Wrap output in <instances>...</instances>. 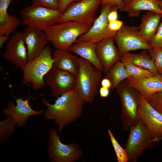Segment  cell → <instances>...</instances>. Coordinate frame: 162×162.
Here are the masks:
<instances>
[{
    "label": "cell",
    "mask_w": 162,
    "mask_h": 162,
    "mask_svg": "<svg viewBox=\"0 0 162 162\" xmlns=\"http://www.w3.org/2000/svg\"><path fill=\"white\" fill-rule=\"evenodd\" d=\"M42 102L47 108L44 119L53 121L58 125L59 134L64 127L81 116L85 103L76 88L57 97L54 104H50L45 98Z\"/></svg>",
    "instance_id": "cell-1"
},
{
    "label": "cell",
    "mask_w": 162,
    "mask_h": 162,
    "mask_svg": "<svg viewBox=\"0 0 162 162\" xmlns=\"http://www.w3.org/2000/svg\"><path fill=\"white\" fill-rule=\"evenodd\" d=\"M93 23L67 21L52 25L44 32L55 48L69 50L78 38L89 30Z\"/></svg>",
    "instance_id": "cell-2"
},
{
    "label": "cell",
    "mask_w": 162,
    "mask_h": 162,
    "mask_svg": "<svg viewBox=\"0 0 162 162\" xmlns=\"http://www.w3.org/2000/svg\"><path fill=\"white\" fill-rule=\"evenodd\" d=\"M52 54L50 47L47 46L39 55L28 62L22 70L23 85H30L34 91L41 89L46 86L44 77L53 65Z\"/></svg>",
    "instance_id": "cell-3"
},
{
    "label": "cell",
    "mask_w": 162,
    "mask_h": 162,
    "mask_svg": "<svg viewBox=\"0 0 162 162\" xmlns=\"http://www.w3.org/2000/svg\"><path fill=\"white\" fill-rule=\"evenodd\" d=\"M79 63L76 89L85 103H92L98 94L102 72L82 58Z\"/></svg>",
    "instance_id": "cell-4"
},
{
    "label": "cell",
    "mask_w": 162,
    "mask_h": 162,
    "mask_svg": "<svg viewBox=\"0 0 162 162\" xmlns=\"http://www.w3.org/2000/svg\"><path fill=\"white\" fill-rule=\"evenodd\" d=\"M129 131L125 148L128 162H136L145 150L153 148L158 142L140 120Z\"/></svg>",
    "instance_id": "cell-5"
},
{
    "label": "cell",
    "mask_w": 162,
    "mask_h": 162,
    "mask_svg": "<svg viewBox=\"0 0 162 162\" xmlns=\"http://www.w3.org/2000/svg\"><path fill=\"white\" fill-rule=\"evenodd\" d=\"M20 14L22 24L44 31L58 23L62 14L58 10L33 4L23 8Z\"/></svg>",
    "instance_id": "cell-6"
},
{
    "label": "cell",
    "mask_w": 162,
    "mask_h": 162,
    "mask_svg": "<svg viewBox=\"0 0 162 162\" xmlns=\"http://www.w3.org/2000/svg\"><path fill=\"white\" fill-rule=\"evenodd\" d=\"M116 88V92L120 98L121 123L124 130L129 131L139 121V92L132 88L121 84Z\"/></svg>",
    "instance_id": "cell-7"
},
{
    "label": "cell",
    "mask_w": 162,
    "mask_h": 162,
    "mask_svg": "<svg viewBox=\"0 0 162 162\" xmlns=\"http://www.w3.org/2000/svg\"><path fill=\"white\" fill-rule=\"evenodd\" d=\"M48 143L47 153L51 162H76L83 154L82 150L76 143H63L54 128L49 132Z\"/></svg>",
    "instance_id": "cell-8"
},
{
    "label": "cell",
    "mask_w": 162,
    "mask_h": 162,
    "mask_svg": "<svg viewBox=\"0 0 162 162\" xmlns=\"http://www.w3.org/2000/svg\"><path fill=\"white\" fill-rule=\"evenodd\" d=\"M44 81L50 89L51 96L57 98L76 88V76L53 66L45 76Z\"/></svg>",
    "instance_id": "cell-9"
},
{
    "label": "cell",
    "mask_w": 162,
    "mask_h": 162,
    "mask_svg": "<svg viewBox=\"0 0 162 162\" xmlns=\"http://www.w3.org/2000/svg\"><path fill=\"white\" fill-rule=\"evenodd\" d=\"M102 0H82L70 4L58 22L78 21L93 23L95 14Z\"/></svg>",
    "instance_id": "cell-10"
},
{
    "label": "cell",
    "mask_w": 162,
    "mask_h": 162,
    "mask_svg": "<svg viewBox=\"0 0 162 162\" xmlns=\"http://www.w3.org/2000/svg\"><path fill=\"white\" fill-rule=\"evenodd\" d=\"M114 39L121 56L131 51L148 50L152 48L140 37L138 26L124 24L116 32Z\"/></svg>",
    "instance_id": "cell-11"
},
{
    "label": "cell",
    "mask_w": 162,
    "mask_h": 162,
    "mask_svg": "<svg viewBox=\"0 0 162 162\" xmlns=\"http://www.w3.org/2000/svg\"><path fill=\"white\" fill-rule=\"evenodd\" d=\"M115 6L108 4L102 5L99 16L96 18L89 30L80 36L77 40L97 43L104 39L114 37L116 32L109 29L108 15Z\"/></svg>",
    "instance_id": "cell-12"
},
{
    "label": "cell",
    "mask_w": 162,
    "mask_h": 162,
    "mask_svg": "<svg viewBox=\"0 0 162 162\" xmlns=\"http://www.w3.org/2000/svg\"><path fill=\"white\" fill-rule=\"evenodd\" d=\"M139 104V120L158 142L162 140V114L151 105L140 92Z\"/></svg>",
    "instance_id": "cell-13"
},
{
    "label": "cell",
    "mask_w": 162,
    "mask_h": 162,
    "mask_svg": "<svg viewBox=\"0 0 162 162\" xmlns=\"http://www.w3.org/2000/svg\"><path fill=\"white\" fill-rule=\"evenodd\" d=\"M12 96L15 100L16 105L14 102H8L6 108H3L2 111L4 115L11 116L15 121L17 127H24L26 124L28 117L31 116H38L44 113L45 110H36L33 109L29 104V100L38 97H31L29 95L27 99L23 98H16L13 94Z\"/></svg>",
    "instance_id": "cell-14"
},
{
    "label": "cell",
    "mask_w": 162,
    "mask_h": 162,
    "mask_svg": "<svg viewBox=\"0 0 162 162\" xmlns=\"http://www.w3.org/2000/svg\"><path fill=\"white\" fill-rule=\"evenodd\" d=\"M2 56L15 67L22 70L23 69L28 60L27 48L22 32H18L11 36Z\"/></svg>",
    "instance_id": "cell-15"
},
{
    "label": "cell",
    "mask_w": 162,
    "mask_h": 162,
    "mask_svg": "<svg viewBox=\"0 0 162 162\" xmlns=\"http://www.w3.org/2000/svg\"><path fill=\"white\" fill-rule=\"evenodd\" d=\"M120 84L136 89L147 100L152 94L162 91V75L142 79L129 76Z\"/></svg>",
    "instance_id": "cell-16"
},
{
    "label": "cell",
    "mask_w": 162,
    "mask_h": 162,
    "mask_svg": "<svg viewBox=\"0 0 162 162\" xmlns=\"http://www.w3.org/2000/svg\"><path fill=\"white\" fill-rule=\"evenodd\" d=\"M22 33L29 61L39 55L47 46L49 41L44 31L28 26L25 28Z\"/></svg>",
    "instance_id": "cell-17"
},
{
    "label": "cell",
    "mask_w": 162,
    "mask_h": 162,
    "mask_svg": "<svg viewBox=\"0 0 162 162\" xmlns=\"http://www.w3.org/2000/svg\"><path fill=\"white\" fill-rule=\"evenodd\" d=\"M114 37L104 39L96 43L97 56L103 66L105 73L118 61L121 55L115 44Z\"/></svg>",
    "instance_id": "cell-18"
},
{
    "label": "cell",
    "mask_w": 162,
    "mask_h": 162,
    "mask_svg": "<svg viewBox=\"0 0 162 162\" xmlns=\"http://www.w3.org/2000/svg\"><path fill=\"white\" fill-rule=\"evenodd\" d=\"M53 66L77 76L79 68V57L69 50L56 49L52 52Z\"/></svg>",
    "instance_id": "cell-19"
},
{
    "label": "cell",
    "mask_w": 162,
    "mask_h": 162,
    "mask_svg": "<svg viewBox=\"0 0 162 162\" xmlns=\"http://www.w3.org/2000/svg\"><path fill=\"white\" fill-rule=\"evenodd\" d=\"M96 43L78 41L73 44L69 50L89 62L102 72L104 71L103 66L96 54Z\"/></svg>",
    "instance_id": "cell-20"
},
{
    "label": "cell",
    "mask_w": 162,
    "mask_h": 162,
    "mask_svg": "<svg viewBox=\"0 0 162 162\" xmlns=\"http://www.w3.org/2000/svg\"><path fill=\"white\" fill-rule=\"evenodd\" d=\"M162 14L148 11L142 16L139 27V35L146 42L156 34L159 26Z\"/></svg>",
    "instance_id": "cell-21"
},
{
    "label": "cell",
    "mask_w": 162,
    "mask_h": 162,
    "mask_svg": "<svg viewBox=\"0 0 162 162\" xmlns=\"http://www.w3.org/2000/svg\"><path fill=\"white\" fill-rule=\"evenodd\" d=\"M120 60L124 64L139 66L149 70L155 75H159L147 50L138 53H125L122 55Z\"/></svg>",
    "instance_id": "cell-22"
},
{
    "label": "cell",
    "mask_w": 162,
    "mask_h": 162,
    "mask_svg": "<svg viewBox=\"0 0 162 162\" xmlns=\"http://www.w3.org/2000/svg\"><path fill=\"white\" fill-rule=\"evenodd\" d=\"M11 4L9 0L0 1V35H9L19 26L20 20L16 17L8 14V10Z\"/></svg>",
    "instance_id": "cell-23"
},
{
    "label": "cell",
    "mask_w": 162,
    "mask_h": 162,
    "mask_svg": "<svg viewBox=\"0 0 162 162\" xmlns=\"http://www.w3.org/2000/svg\"><path fill=\"white\" fill-rule=\"evenodd\" d=\"M160 0H132L125 6L124 11L127 13L129 16H138L142 10H147L162 14L160 8Z\"/></svg>",
    "instance_id": "cell-24"
},
{
    "label": "cell",
    "mask_w": 162,
    "mask_h": 162,
    "mask_svg": "<svg viewBox=\"0 0 162 162\" xmlns=\"http://www.w3.org/2000/svg\"><path fill=\"white\" fill-rule=\"evenodd\" d=\"M130 76L124 64L120 60L116 62L105 73L104 77L108 79L111 83L110 90L116 88L123 80Z\"/></svg>",
    "instance_id": "cell-25"
},
{
    "label": "cell",
    "mask_w": 162,
    "mask_h": 162,
    "mask_svg": "<svg viewBox=\"0 0 162 162\" xmlns=\"http://www.w3.org/2000/svg\"><path fill=\"white\" fill-rule=\"evenodd\" d=\"M16 124L14 119L8 116L6 119L0 122V142L3 143L8 140L10 136L12 135L15 130Z\"/></svg>",
    "instance_id": "cell-26"
},
{
    "label": "cell",
    "mask_w": 162,
    "mask_h": 162,
    "mask_svg": "<svg viewBox=\"0 0 162 162\" xmlns=\"http://www.w3.org/2000/svg\"><path fill=\"white\" fill-rule=\"evenodd\" d=\"M124 66L130 76L134 78L142 79L155 75L149 70L139 66L131 64H124Z\"/></svg>",
    "instance_id": "cell-27"
},
{
    "label": "cell",
    "mask_w": 162,
    "mask_h": 162,
    "mask_svg": "<svg viewBox=\"0 0 162 162\" xmlns=\"http://www.w3.org/2000/svg\"><path fill=\"white\" fill-rule=\"evenodd\" d=\"M112 146L115 151L118 162H128V158L125 148L118 142L110 130H108Z\"/></svg>",
    "instance_id": "cell-28"
},
{
    "label": "cell",
    "mask_w": 162,
    "mask_h": 162,
    "mask_svg": "<svg viewBox=\"0 0 162 162\" xmlns=\"http://www.w3.org/2000/svg\"><path fill=\"white\" fill-rule=\"evenodd\" d=\"M148 51L158 73L162 75V47H152Z\"/></svg>",
    "instance_id": "cell-29"
},
{
    "label": "cell",
    "mask_w": 162,
    "mask_h": 162,
    "mask_svg": "<svg viewBox=\"0 0 162 162\" xmlns=\"http://www.w3.org/2000/svg\"><path fill=\"white\" fill-rule=\"evenodd\" d=\"M147 100L151 105L162 114V91L152 94Z\"/></svg>",
    "instance_id": "cell-30"
},
{
    "label": "cell",
    "mask_w": 162,
    "mask_h": 162,
    "mask_svg": "<svg viewBox=\"0 0 162 162\" xmlns=\"http://www.w3.org/2000/svg\"><path fill=\"white\" fill-rule=\"evenodd\" d=\"M147 43L152 48L162 47V21L155 34Z\"/></svg>",
    "instance_id": "cell-31"
},
{
    "label": "cell",
    "mask_w": 162,
    "mask_h": 162,
    "mask_svg": "<svg viewBox=\"0 0 162 162\" xmlns=\"http://www.w3.org/2000/svg\"><path fill=\"white\" fill-rule=\"evenodd\" d=\"M32 4L58 10L59 0H32Z\"/></svg>",
    "instance_id": "cell-32"
},
{
    "label": "cell",
    "mask_w": 162,
    "mask_h": 162,
    "mask_svg": "<svg viewBox=\"0 0 162 162\" xmlns=\"http://www.w3.org/2000/svg\"><path fill=\"white\" fill-rule=\"evenodd\" d=\"M101 4L102 5L108 4L116 6L122 11H124L125 6L122 0H102Z\"/></svg>",
    "instance_id": "cell-33"
},
{
    "label": "cell",
    "mask_w": 162,
    "mask_h": 162,
    "mask_svg": "<svg viewBox=\"0 0 162 162\" xmlns=\"http://www.w3.org/2000/svg\"><path fill=\"white\" fill-rule=\"evenodd\" d=\"M124 25V22L122 20L118 19L109 22L108 28L111 31L117 32L122 28Z\"/></svg>",
    "instance_id": "cell-34"
},
{
    "label": "cell",
    "mask_w": 162,
    "mask_h": 162,
    "mask_svg": "<svg viewBox=\"0 0 162 162\" xmlns=\"http://www.w3.org/2000/svg\"><path fill=\"white\" fill-rule=\"evenodd\" d=\"M76 1V0H59L58 10L62 14L70 4L75 2Z\"/></svg>",
    "instance_id": "cell-35"
},
{
    "label": "cell",
    "mask_w": 162,
    "mask_h": 162,
    "mask_svg": "<svg viewBox=\"0 0 162 162\" xmlns=\"http://www.w3.org/2000/svg\"><path fill=\"white\" fill-rule=\"evenodd\" d=\"M118 8L116 6L109 13L108 15V19L109 22L118 20V13L117 10Z\"/></svg>",
    "instance_id": "cell-36"
},
{
    "label": "cell",
    "mask_w": 162,
    "mask_h": 162,
    "mask_svg": "<svg viewBox=\"0 0 162 162\" xmlns=\"http://www.w3.org/2000/svg\"><path fill=\"white\" fill-rule=\"evenodd\" d=\"M100 97L102 98L107 97L110 93V89L106 88L101 86L99 89Z\"/></svg>",
    "instance_id": "cell-37"
},
{
    "label": "cell",
    "mask_w": 162,
    "mask_h": 162,
    "mask_svg": "<svg viewBox=\"0 0 162 162\" xmlns=\"http://www.w3.org/2000/svg\"><path fill=\"white\" fill-rule=\"evenodd\" d=\"M100 85L101 86L110 89L111 86V83L110 80L104 77L101 80Z\"/></svg>",
    "instance_id": "cell-38"
},
{
    "label": "cell",
    "mask_w": 162,
    "mask_h": 162,
    "mask_svg": "<svg viewBox=\"0 0 162 162\" xmlns=\"http://www.w3.org/2000/svg\"><path fill=\"white\" fill-rule=\"evenodd\" d=\"M9 39V35L4 34L0 35V48L2 49L4 43L6 41Z\"/></svg>",
    "instance_id": "cell-39"
},
{
    "label": "cell",
    "mask_w": 162,
    "mask_h": 162,
    "mask_svg": "<svg viewBox=\"0 0 162 162\" xmlns=\"http://www.w3.org/2000/svg\"><path fill=\"white\" fill-rule=\"evenodd\" d=\"M132 0H122L123 3L126 6L129 4Z\"/></svg>",
    "instance_id": "cell-40"
},
{
    "label": "cell",
    "mask_w": 162,
    "mask_h": 162,
    "mask_svg": "<svg viewBox=\"0 0 162 162\" xmlns=\"http://www.w3.org/2000/svg\"><path fill=\"white\" fill-rule=\"evenodd\" d=\"M160 9L162 10V0H160Z\"/></svg>",
    "instance_id": "cell-41"
},
{
    "label": "cell",
    "mask_w": 162,
    "mask_h": 162,
    "mask_svg": "<svg viewBox=\"0 0 162 162\" xmlns=\"http://www.w3.org/2000/svg\"><path fill=\"white\" fill-rule=\"evenodd\" d=\"M81 0H76V1L75 2H79Z\"/></svg>",
    "instance_id": "cell-42"
}]
</instances>
